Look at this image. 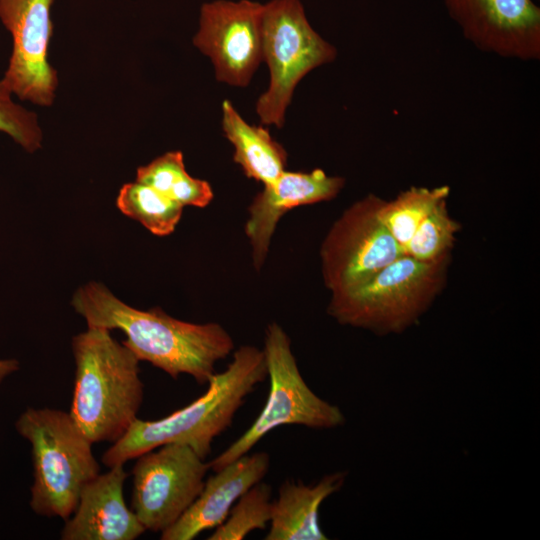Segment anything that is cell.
<instances>
[{
  "label": "cell",
  "instance_id": "6",
  "mask_svg": "<svg viewBox=\"0 0 540 540\" xmlns=\"http://www.w3.org/2000/svg\"><path fill=\"white\" fill-rule=\"evenodd\" d=\"M263 350L270 378L266 403L252 425L209 463L213 471L249 453L277 427L301 425L328 429L345 422L337 406L321 399L309 388L292 353L290 338L279 324L273 322L267 326Z\"/></svg>",
  "mask_w": 540,
  "mask_h": 540
},
{
  "label": "cell",
  "instance_id": "16",
  "mask_svg": "<svg viewBox=\"0 0 540 540\" xmlns=\"http://www.w3.org/2000/svg\"><path fill=\"white\" fill-rule=\"evenodd\" d=\"M345 474L333 473L315 485L285 480L278 497L272 501L270 529L265 540H325L319 525V507L339 490Z\"/></svg>",
  "mask_w": 540,
  "mask_h": 540
},
{
  "label": "cell",
  "instance_id": "7",
  "mask_svg": "<svg viewBox=\"0 0 540 540\" xmlns=\"http://www.w3.org/2000/svg\"><path fill=\"white\" fill-rule=\"evenodd\" d=\"M336 56V48L309 24L299 0H272L264 4L262 60L268 65L270 82L256 103L261 123L282 127L299 81Z\"/></svg>",
  "mask_w": 540,
  "mask_h": 540
},
{
  "label": "cell",
  "instance_id": "22",
  "mask_svg": "<svg viewBox=\"0 0 540 540\" xmlns=\"http://www.w3.org/2000/svg\"><path fill=\"white\" fill-rule=\"evenodd\" d=\"M441 201L421 222L404 247V254L420 261H435L450 256L460 224Z\"/></svg>",
  "mask_w": 540,
  "mask_h": 540
},
{
  "label": "cell",
  "instance_id": "5",
  "mask_svg": "<svg viewBox=\"0 0 540 540\" xmlns=\"http://www.w3.org/2000/svg\"><path fill=\"white\" fill-rule=\"evenodd\" d=\"M449 263L450 256L420 261L403 254L360 286L332 294L328 313L343 325L400 333L440 294Z\"/></svg>",
  "mask_w": 540,
  "mask_h": 540
},
{
  "label": "cell",
  "instance_id": "23",
  "mask_svg": "<svg viewBox=\"0 0 540 540\" xmlns=\"http://www.w3.org/2000/svg\"><path fill=\"white\" fill-rule=\"evenodd\" d=\"M0 78V132L27 152L41 147L43 133L37 115L18 104Z\"/></svg>",
  "mask_w": 540,
  "mask_h": 540
},
{
  "label": "cell",
  "instance_id": "12",
  "mask_svg": "<svg viewBox=\"0 0 540 540\" xmlns=\"http://www.w3.org/2000/svg\"><path fill=\"white\" fill-rule=\"evenodd\" d=\"M478 50L521 61L540 59V8L534 0H442Z\"/></svg>",
  "mask_w": 540,
  "mask_h": 540
},
{
  "label": "cell",
  "instance_id": "3",
  "mask_svg": "<svg viewBox=\"0 0 540 540\" xmlns=\"http://www.w3.org/2000/svg\"><path fill=\"white\" fill-rule=\"evenodd\" d=\"M75 379L70 416L92 443L116 442L137 418L144 395L139 359L110 330L74 336Z\"/></svg>",
  "mask_w": 540,
  "mask_h": 540
},
{
  "label": "cell",
  "instance_id": "15",
  "mask_svg": "<svg viewBox=\"0 0 540 540\" xmlns=\"http://www.w3.org/2000/svg\"><path fill=\"white\" fill-rule=\"evenodd\" d=\"M270 467L266 452L244 454L205 480L203 489L188 510L171 527L161 532V540H192L205 530L218 527L237 500L262 481Z\"/></svg>",
  "mask_w": 540,
  "mask_h": 540
},
{
  "label": "cell",
  "instance_id": "1",
  "mask_svg": "<svg viewBox=\"0 0 540 540\" xmlns=\"http://www.w3.org/2000/svg\"><path fill=\"white\" fill-rule=\"evenodd\" d=\"M72 305L88 327L119 329L123 345L172 378L187 374L199 385L208 383L216 364L234 349L230 334L218 323L195 324L173 318L160 308H133L104 285L91 282L79 288Z\"/></svg>",
  "mask_w": 540,
  "mask_h": 540
},
{
  "label": "cell",
  "instance_id": "4",
  "mask_svg": "<svg viewBox=\"0 0 540 540\" xmlns=\"http://www.w3.org/2000/svg\"><path fill=\"white\" fill-rule=\"evenodd\" d=\"M16 428L32 446V510L67 520L83 487L100 473L93 443L69 413L58 409L28 408L17 420Z\"/></svg>",
  "mask_w": 540,
  "mask_h": 540
},
{
  "label": "cell",
  "instance_id": "13",
  "mask_svg": "<svg viewBox=\"0 0 540 540\" xmlns=\"http://www.w3.org/2000/svg\"><path fill=\"white\" fill-rule=\"evenodd\" d=\"M344 184L342 177L329 176L322 169H314L311 172L285 170L273 182L264 185L249 206L245 225L256 270L263 266L275 228L286 212L333 199Z\"/></svg>",
  "mask_w": 540,
  "mask_h": 540
},
{
  "label": "cell",
  "instance_id": "20",
  "mask_svg": "<svg viewBox=\"0 0 540 540\" xmlns=\"http://www.w3.org/2000/svg\"><path fill=\"white\" fill-rule=\"evenodd\" d=\"M116 202L123 214L137 220L158 236L174 231L184 208L151 186L138 181L123 185Z\"/></svg>",
  "mask_w": 540,
  "mask_h": 540
},
{
  "label": "cell",
  "instance_id": "19",
  "mask_svg": "<svg viewBox=\"0 0 540 540\" xmlns=\"http://www.w3.org/2000/svg\"><path fill=\"white\" fill-rule=\"evenodd\" d=\"M449 194L447 185L433 188L412 186L392 200L382 199L378 215L404 252V247L424 218L441 201L448 199Z\"/></svg>",
  "mask_w": 540,
  "mask_h": 540
},
{
  "label": "cell",
  "instance_id": "11",
  "mask_svg": "<svg viewBox=\"0 0 540 540\" xmlns=\"http://www.w3.org/2000/svg\"><path fill=\"white\" fill-rule=\"evenodd\" d=\"M263 5L217 0L201 8L193 43L214 66L216 79L247 86L262 61Z\"/></svg>",
  "mask_w": 540,
  "mask_h": 540
},
{
  "label": "cell",
  "instance_id": "24",
  "mask_svg": "<svg viewBox=\"0 0 540 540\" xmlns=\"http://www.w3.org/2000/svg\"><path fill=\"white\" fill-rule=\"evenodd\" d=\"M18 369L15 360H0V382L10 373Z\"/></svg>",
  "mask_w": 540,
  "mask_h": 540
},
{
  "label": "cell",
  "instance_id": "10",
  "mask_svg": "<svg viewBox=\"0 0 540 540\" xmlns=\"http://www.w3.org/2000/svg\"><path fill=\"white\" fill-rule=\"evenodd\" d=\"M54 0H0V21L12 49L1 78L14 97L39 106L54 102L57 72L48 62Z\"/></svg>",
  "mask_w": 540,
  "mask_h": 540
},
{
  "label": "cell",
  "instance_id": "17",
  "mask_svg": "<svg viewBox=\"0 0 540 540\" xmlns=\"http://www.w3.org/2000/svg\"><path fill=\"white\" fill-rule=\"evenodd\" d=\"M222 129L245 175L267 185L285 171L287 152L262 126L248 124L229 100L222 103Z\"/></svg>",
  "mask_w": 540,
  "mask_h": 540
},
{
  "label": "cell",
  "instance_id": "14",
  "mask_svg": "<svg viewBox=\"0 0 540 540\" xmlns=\"http://www.w3.org/2000/svg\"><path fill=\"white\" fill-rule=\"evenodd\" d=\"M128 477L123 465L98 474L82 489L73 514L65 520L62 540H134L146 529L124 500Z\"/></svg>",
  "mask_w": 540,
  "mask_h": 540
},
{
  "label": "cell",
  "instance_id": "2",
  "mask_svg": "<svg viewBox=\"0 0 540 540\" xmlns=\"http://www.w3.org/2000/svg\"><path fill=\"white\" fill-rule=\"evenodd\" d=\"M266 377L264 350L241 346L226 370L212 375L203 395L164 418L153 421L136 418L126 433L104 452L102 463L108 468L124 465L170 443L187 445L206 459L213 440L231 426L245 398Z\"/></svg>",
  "mask_w": 540,
  "mask_h": 540
},
{
  "label": "cell",
  "instance_id": "18",
  "mask_svg": "<svg viewBox=\"0 0 540 540\" xmlns=\"http://www.w3.org/2000/svg\"><path fill=\"white\" fill-rule=\"evenodd\" d=\"M136 181L151 186L183 207L203 208L213 199L210 184L187 173L180 151L167 152L139 167Z\"/></svg>",
  "mask_w": 540,
  "mask_h": 540
},
{
  "label": "cell",
  "instance_id": "8",
  "mask_svg": "<svg viewBox=\"0 0 540 540\" xmlns=\"http://www.w3.org/2000/svg\"><path fill=\"white\" fill-rule=\"evenodd\" d=\"M381 200L374 194L358 200L328 231L320 258L332 294L360 286L404 254L379 218Z\"/></svg>",
  "mask_w": 540,
  "mask_h": 540
},
{
  "label": "cell",
  "instance_id": "9",
  "mask_svg": "<svg viewBox=\"0 0 540 540\" xmlns=\"http://www.w3.org/2000/svg\"><path fill=\"white\" fill-rule=\"evenodd\" d=\"M191 447L170 443L137 457L131 509L146 530L163 532L201 493L210 469Z\"/></svg>",
  "mask_w": 540,
  "mask_h": 540
},
{
  "label": "cell",
  "instance_id": "21",
  "mask_svg": "<svg viewBox=\"0 0 540 540\" xmlns=\"http://www.w3.org/2000/svg\"><path fill=\"white\" fill-rule=\"evenodd\" d=\"M272 488L262 481L252 486L231 508L225 521L208 540H242L251 531L265 529L271 519Z\"/></svg>",
  "mask_w": 540,
  "mask_h": 540
}]
</instances>
